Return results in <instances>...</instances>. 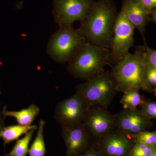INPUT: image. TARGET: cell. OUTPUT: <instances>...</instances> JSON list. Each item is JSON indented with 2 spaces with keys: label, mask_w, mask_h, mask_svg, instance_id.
<instances>
[{
  "label": "cell",
  "mask_w": 156,
  "mask_h": 156,
  "mask_svg": "<svg viewBox=\"0 0 156 156\" xmlns=\"http://www.w3.org/2000/svg\"><path fill=\"white\" fill-rule=\"evenodd\" d=\"M118 14L113 0H98L78 30L89 43L109 50Z\"/></svg>",
  "instance_id": "1"
},
{
  "label": "cell",
  "mask_w": 156,
  "mask_h": 156,
  "mask_svg": "<svg viewBox=\"0 0 156 156\" xmlns=\"http://www.w3.org/2000/svg\"><path fill=\"white\" fill-rule=\"evenodd\" d=\"M70 74L87 81L105 71L109 64V50L87 42L68 62Z\"/></svg>",
  "instance_id": "2"
},
{
  "label": "cell",
  "mask_w": 156,
  "mask_h": 156,
  "mask_svg": "<svg viewBox=\"0 0 156 156\" xmlns=\"http://www.w3.org/2000/svg\"><path fill=\"white\" fill-rule=\"evenodd\" d=\"M146 48L135 47L133 53H128L117 64L112 66L111 73L117 83L118 92L130 89H145L146 67L144 60Z\"/></svg>",
  "instance_id": "3"
},
{
  "label": "cell",
  "mask_w": 156,
  "mask_h": 156,
  "mask_svg": "<svg viewBox=\"0 0 156 156\" xmlns=\"http://www.w3.org/2000/svg\"><path fill=\"white\" fill-rule=\"evenodd\" d=\"M76 88L89 107H108L118 92L115 78L111 73L105 71L79 84Z\"/></svg>",
  "instance_id": "4"
},
{
  "label": "cell",
  "mask_w": 156,
  "mask_h": 156,
  "mask_svg": "<svg viewBox=\"0 0 156 156\" xmlns=\"http://www.w3.org/2000/svg\"><path fill=\"white\" fill-rule=\"evenodd\" d=\"M87 42L78 29L73 26L60 28L49 39L47 52L51 58L56 62H68Z\"/></svg>",
  "instance_id": "5"
},
{
  "label": "cell",
  "mask_w": 156,
  "mask_h": 156,
  "mask_svg": "<svg viewBox=\"0 0 156 156\" xmlns=\"http://www.w3.org/2000/svg\"><path fill=\"white\" fill-rule=\"evenodd\" d=\"M134 27L126 18L124 9L118 13L109 49L110 65L114 66L129 53L134 46Z\"/></svg>",
  "instance_id": "6"
},
{
  "label": "cell",
  "mask_w": 156,
  "mask_h": 156,
  "mask_svg": "<svg viewBox=\"0 0 156 156\" xmlns=\"http://www.w3.org/2000/svg\"><path fill=\"white\" fill-rule=\"evenodd\" d=\"M93 0H54L53 14L60 28L72 27L74 22H83L91 11Z\"/></svg>",
  "instance_id": "7"
},
{
  "label": "cell",
  "mask_w": 156,
  "mask_h": 156,
  "mask_svg": "<svg viewBox=\"0 0 156 156\" xmlns=\"http://www.w3.org/2000/svg\"><path fill=\"white\" fill-rule=\"evenodd\" d=\"M83 123L94 143L115 129V115L105 107H89Z\"/></svg>",
  "instance_id": "8"
},
{
  "label": "cell",
  "mask_w": 156,
  "mask_h": 156,
  "mask_svg": "<svg viewBox=\"0 0 156 156\" xmlns=\"http://www.w3.org/2000/svg\"><path fill=\"white\" fill-rule=\"evenodd\" d=\"M89 107L79 92L58 102L55 109L56 122L62 127L83 123Z\"/></svg>",
  "instance_id": "9"
},
{
  "label": "cell",
  "mask_w": 156,
  "mask_h": 156,
  "mask_svg": "<svg viewBox=\"0 0 156 156\" xmlns=\"http://www.w3.org/2000/svg\"><path fill=\"white\" fill-rule=\"evenodd\" d=\"M135 143L132 135L115 129L94 144L103 156H128Z\"/></svg>",
  "instance_id": "10"
},
{
  "label": "cell",
  "mask_w": 156,
  "mask_h": 156,
  "mask_svg": "<svg viewBox=\"0 0 156 156\" xmlns=\"http://www.w3.org/2000/svg\"><path fill=\"white\" fill-rule=\"evenodd\" d=\"M66 156H79L94 144L83 123L62 127Z\"/></svg>",
  "instance_id": "11"
},
{
  "label": "cell",
  "mask_w": 156,
  "mask_h": 156,
  "mask_svg": "<svg viewBox=\"0 0 156 156\" xmlns=\"http://www.w3.org/2000/svg\"><path fill=\"white\" fill-rule=\"evenodd\" d=\"M115 129L134 135L141 131L148 124L147 117L137 109H123L115 115Z\"/></svg>",
  "instance_id": "12"
},
{
  "label": "cell",
  "mask_w": 156,
  "mask_h": 156,
  "mask_svg": "<svg viewBox=\"0 0 156 156\" xmlns=\"http://www.w3.org/2000/svg\"><path fill=\"white\" fill-rule=\"evenodd\" d=\"M122 8L128 21L144 37L150 13L144 9L139 0H123Z\"/></svg>",
  "instance_id": "13"
},
{
  "label": "cell",
  "mask_w": 156,
  "mask_h": 156,
  "mask_svg": "<svg viewBox=\"0 0 156 156\" xmlns=\"http://www.w3.org/2000/svg\"><path fill=\"white\" fill-rule=\"evenodd\" d=\"M40 109L35 105L31 104L26 108L18 111H9L6 106L3 108L2 112L4 119L8 117L15 118L18 125L22 126H30L40 114Z\"/></svg>",
  "instance_id": "14"
},
{
  "label": "cell",
  "mask_w": 156,
  "mask_h": 156,
  "mask_svg": "<svg viewBox=\"0 0 156 156\" xmlns=\"http://www.w3.org/2000/svg\"><path fill=\"white\" fill-rule=\"evenodd\" d=\"M36 125L30 126H22L14 125L5 127L0 131V137L2 138L5 144L10 143L12 141L19 139V137L23 134H25L30 130L37 129Z\"/></svg>",
  "instance_id": "15"
},
{
  "label": "cell",
  "mask_w": 156,
  "mask_h": 156,
  "mask_svg": "<svg viewBox=\"0 0 156 156\" xmlns=\"http://www.w3.org/2000/svg\"><path fill=\"white\" fill-rule=\"evenodd\" d=\"M45 123L46 122L44 120L39 121L36 136L29 149V156H45L46 155V146L44 135Z\"/></svg>",
  "instance_id": "16"
},
{
  "label": "cell",
  "mask_w": 156,
  "mask_h": 156,
  "mask_svg": "<svg viewBox=\"0 0 156 156\" xmlns=\"http://www.w3.org/2000/svg\"><path fill=\"white\" fill-rule=\"evenodd\" d=\"M139 90L136 89H130L123 93L124 94L120 101L123 108L136 109L137 106L144 103Z\"/></svg>",
  "instance_id": "17"
},
{
  "label": "cell",
  "mask_w": 156,
  "mask_h": 156,
  "mask_svg": "<svg viewBox=\"0 0 156 156\" xmlns=\"http://www.w3.org/2000/svg\"><path fill=\"white\" fill-rule=\"evenodd\" d=\"M36 130H30L23 138L17 140L11 151L5 156H26L28 153L30 143Z\"/></svg>",
  "instance_id": "18"
},
{
  "label": "cell",
  "mask_w": 156,
  "mask_h": 156,
  "mask_svg": "<svg viewBox=\"0 0 156 156\" xmlns=\"http://www.w3.org/2000/svg\"><path fill=\"white\" fill-rule=\"evenodd\" d=\"M156 151V145L135 142L128 156H152Z\"/></svg>",
  "instance_id": "19"
},
{
  "label": "cell",
  "mask_w": 156,
  "mask_h": 156,
  "mask_svg": "<svg viewBox=\"0 0 156 156\" xmlns=\"http://www.w3.org/2000/svg\"><path fill=\"white\" fill-rule=\"evenodd\" d=\"M135 142L140 143L148 145H156V131L152 132L141 131L132 135Z\"/></svg>",
  "instance_id": "20"
},
{
  "label": "cell",
  "mask_w": 156,
  "mask_h": 156,
  "mask_svg": "<svg viewBox=\"0 0 156 156\" xmlns=\"http://www.w3.org/2000/svg\"><path fill=\"white\" fill-rule=\"evenodd\" d=\"M144 60L146 67L156 68V50L146 48Z\"/></svg>",
  "instance_id": "21"
},
{
  "label": "cell",
  "mask_w": 156,
  "mask_h": 156,
  "mask_svg": "<svg viewBox=\"0 0 156 156\" xmlns=\"http://www.w3.org/2000/svg\"><path fill=\"white\" fill-rule=\"evenodd\" d=\"M145 89L156 86V68L146 67L145 75Z\"/></svg>",
  "instance_id": "22"
},
{
  "label": "cell",
  "mask_w": 156,
  "mask_h": 156,
  "mask_svg": "<svg viewBox=\"0 0 156 156\" xmlns=\"http://www.w3.org/2000/svg\"><path fill=\"white\" fill-rule=\"evenodd\" d=\"M142 112L147 118L156 119V102H144L142 105Z\"/></svg>",
  "instance_id": "23"
},
{
  "label": "cell",
  "mask_w": 156,
  "mask_h": 156,
  "mask_svg": "<svg viewBox=\"0 0 156 156\" xmlns=\"http://www.w3.org/2000/svg\"><path fill=\"white\" fill-rule=\"evenodd\" d=\"M79 156H103V155L94 143L85 152Z\"/></svg>",
  "instance_id": "24"
},
{
  "label": "cell",
  "mask_w": 156,
  "mask_h": 156,
  "mask_svg": "<svg viewBox=\"0 0 156 156\" xmlns=\"http://www.w3.org/2000/svg\"><path fill=\"white\" fill-rule=\"evenodd\" d=\"M142 6L150 13L156 9V0H139Z\"/></svg>",
  "instance_id": "25"
},
{
  "label": "cell",
  "mask_w": 156,
  "mask_h": 156,
  "mask_svg": "<svg viewBox=\"0 0 156 156\" xmlns=\"http://www.w3.org/2000/svg\"><path fill=\"white\" fill-rule=\"evenodd\" d=\"M4 119H5L3 117L2 112H0V131L5 127L4 122Z\"/></svg>",
  "instance_id": "26"
},
{
  "label": "cell",
  "mask_w": 156,
  "mask_h": 156,
  "mask_svg": "<svg viewBox=\"0 0 156 156\" xmlns=\"http://www.w3.org/2000/svg\"><path fill=\"white\" fill-rule=\"evenodd\" d=\"M151 14L152 15L153 20L156 23V9H154L153 11H152Z\"/></svg>",
  "instance_id": "27"
},
{
  "label": "cell",
  "mask_w": 156,
  "mask_h": 156,
  "mask_svg": "<svg viewBox=\"0 0 156 156\" xmlns=\"http://www.w3.org/2000/svg\"><path fill=\"white\" fill-rule=\"evenodd\" d=\"M154 92L156 95V86H155L154 88Z\"/></svg>",
  "instance_id": "28"
},
{
  "label": "cell",
  "mask_w": 156,
  "mask_h": 156,
  "mask_svg": "<svg viewBox=\"0 0 156 156\" xmlns=\"http://www.w3.org/2000/svg\"><path fill=\"white\" fill-rule=\"evenodd\" d=\"M152 156H156V151L154 153L153 155Z\"/></svg>",
  "instance_id": "29"
},
{
  "label": "cell",
  "mask_w": 156,
  "mask_h": 156,
  "mask_svg": "<svg viewBox=\"0 0 156 156\" xmlns=\"http://www.w3.org/2000/svg\"><path fill=\"white\" fill-rule=\"evenodd\" d=\"M1 93H2V92H1V89H0V94H1Z\"/></svg>",
  "instance_id": "30"
}]
</instances>
